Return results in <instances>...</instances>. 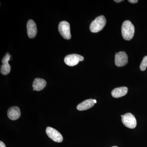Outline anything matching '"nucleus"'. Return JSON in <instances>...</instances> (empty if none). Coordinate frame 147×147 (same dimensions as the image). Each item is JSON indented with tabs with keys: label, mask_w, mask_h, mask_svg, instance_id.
I'll list each match as a JSON object with an SVG mask.
<instances>
[{
	"label": "nucleus",
	"mask_w": 147,
	"mask_h": 147,
	"mask_svg": "<svg viewBox=\"0 0 147 147\" xmlns=\"http://www.w3.org/2000/svg\"><path fill=\"white\" fill-rule=\"evenodd\" d=\"M134 30V25L131 21L127 20L123 23L121 26L122 35L125 40H130L133 38Z\"/></svg>",
	"instance_id": "1"
},
{
	"label": "nucleus",
	"mask_w": 147,
	"mask_h": 147,
	"mask_svg": "<svg viewBox=\"0 0 147 147\" xmlns=\"http://www.w3.org/2000/svg\"><path fill=\"white\" fill-rule=\"evenodd\" d=\"M106 24V20L105 16L102 15L98 16L92 21L90 25V30L92 33L98 32L102 30Z\"/></svg>",
	"instance_id": "2"
},
{
	"label": "nucleus",
	"mask_w": 147,
	"mask_h": 147,
	"mask_svg": "<svg viewBox=\"0 0 147 147\" xmlns=\"http://www.w3.org/2000/svg\"><path fill=\"white\" fill-rule=\"evenodd\" d=\"M58 30L61 35L65 39H70L71 38L70 25L67 21H63L59 23Z\"/></svg>",
	"instance_id": "3"
},
{
	"label": "nucleus",
	"mask_w": 147,
	"mask_h": 147,
	"mask_svg": "<svg viewBox=\"0 0 147 147\" xmlns=\"http://www.w3.org/2000/svg\"><path fill=\"white\" fill-rule=\"evenodd\" d=\"M123 123L126 127L130 129H134L137 126V123L134 116L130 113H127L122 117Z\"/></svg>",
	"instance_id": "4"
},
{
	"label": "nucleus",
	"mask_w": 147,
	"mask_h": 147,
	"mask_svg": "<svg viewBox=\"0 0 147 147\" xmlns=\"http://www.w3.org/2000/svg\"><path fill=\"white\" fill-rule=\"evenodd\" d=\"M84 60V57L77 54H71L67 55L64 59V61L66 64L71 67L77 65L79 62Z\"/></svg>",
	"instance_id": "5"
},
{
	"label": "nucleus",
	"mask_w": 147,
	"mask_h": 147,
	"mask_svg": "<svg viewBox=\"0 0 147 147\" xmlns=\"http://www.w3.org/2000/svg\"><path fill=\"white\" fill-rule=\"evenodd\" d=\"M46 133L49 138L54 142L60 143L63 140V137L61 133L57 129L48 127L46 129Z\"/></svg>",
	"instance_id": "6"
},
{
	"label": "nucleus",
	"mask_w": 147,
	"mask_h": 147,
	"mask_svg": "<svg viewBox=\"0 0 147 147\" xmlns=\"http://www.w3.org/2000/svg\"><path fill=\"white\" fill-rule=\"evenodd\" d=\"M115 64L118 67L124 66L128 63V56L123 51L116 53L115 56Z\"/></svg>",
	"instance_id": "7"
},
{
	"label": "nucleus",
	"mask_w": 147,
	"mask_h": 147,
	"mask_svg": "<svg viewBox=\"0 0 147 147\" xmlns=\"http://www.w3.org/2000/svg\"><path fill=\"white\" fill-rule=\"evenodd\" d=\"M11 57V56L9 53H7L2 60L3 64L1 67V72L3 75H7L10 72L11 66L8 62Z\"/></svg>",
	"instance_id": "8"
},
{
	"label": "nucleus",
	"mask_w": 147,
	"mask_h": 147,
	"mask_svg": "<svg viewBox=\"0 0 147 147\" xmlns=\"http://www.w3.org/2000/svg\"><path fill=\"white\" fill-rule=\"evenodd\" d=\"M27 33L30 38H32L36 36L37 30L36 24L32 20H29L27 25Z\"/></svg>",
	"instance_id": "9"
},
{
	"label": "nucleus",
	"mask_w": 147,
	"mask_h": 147,
	"mask_svg": "<svg viewBox=\"0 0 147 147\" xmlns=\"http://www.w3.org/2000/svg\"><path fill=\"white\" fill-rule=\"evenodd\" d=\"M7 116L11 120L18 119L21 116L20 109L17 106L11 107L7 111Z\"/></svg>",
	"instance_id": "10"
},
{
	"label": "nucleus",
	"mask_w": 147,
	"mask_h": 147,
	"mask_svg": "<svg viewBox=\"0 0 147 147\" xmlns=\"http://www.w3.org/2000/svg\"><path fill=\"white\" fill-rule=\"evenodd\" d=\"M128 92V88L126 87H121L114 89L111 94L113 97L118 98L125 95Z\"/></svg>",
	"instance_id": "11"
},
{
	"label": "nucleus",
	"mask_w": 147,
	"mask_h": 147,
	"mask_svg": "<svg viewBox=\"0 0 147 147\" xmlns=\"http://www.w3.org/2000/svg\"><path fill=\"white\" fill-rule=\"evenodd\" d=\"M94 99H87L77 105L76 108L79 111H84L92 108L94 105Z\"/></svg>",
	"instance_id": "12"
},
{
	"label": "nucleus",
	"mask_w": 147,
	"mask_h": 147,
	"mask_svg": "<svg viewBox=\"0 0 147 147\" xmlns=\"http://www.w3.org/2000/svg\"><path fill=\"white\" fill-rule=\"evenodd\" d=\"M46 82L44 79L40 78H36L33 83L32 87L35 90L40 91L46 86Z\"/></svg>",
	"instance_id": "13"
},
{
	"label": "nucleus",
	"mask_w": 147,
	"mask_h": 147,
	"mask_svg": "<svg viewBox=\"0 0 147 147\" xmlns=\"http://www.w3.org/2000/svg\"><path fill=\"white\" fill-rule=\"evenodd\" d=\"M147 67V56H145L143 58L142 63L140 66L141 71H144L146 69Z\"/></svg>",
	"instance_id": "14"
},
{
	"label": "nucleus",
	"mask_w": 147,
	"mask_h": 147,
	"mask_svg": "<svg viewBox=\"0 0 147 147\" xmlns=\"http://www.w3.org/2000/svg\"><path fill=\"white\" fill-rule=\"evenodd\" d=\"M129 2L131 3H136L138 2V0H128Z\"/></svg>",
	"instance_id": "15"
},
{
	"label": "nucleus",
	"mask_w": 147,
	"mask_h": 147,
	"mask_svg": "<svg viewBox=\"0 0 147 147\" xmlns=\"http://www.w3.org/2000/svg\"><path fill=\"white\" fill-rule=\"evenodd\" d=\"M0 147H6L5 144L1 141L0 142Z\"/></svg>",
	"instance_id": "16"
},
{
	"label": "nucleus",
	"mask_w": 147,
	"mask_h": 147,
	"mask_svg": "<svg viewBox=\"0 0 147 147\" xmlns=\"http://www.w3.org/2000/svg\"><path fill=\"white\" fill-rule=\"evenodd\" d=\"M114 1L116 3H120L121 2L123 1L122 0H114Z\"/></svg>",
	"instance_id": "17"
},
{
	"label": "nucleus",
	"mask_w": 147,
	"mask_h": 147,
	"mask_svg": "<svg viewBox=\"0 0 147 147\" xmlns=\"http://www.w3.org/2000/svg\"><path fill=\"white\" fill-rule=\"evenodd\" d=\"M94 102L95 103H96V100H95V99H94Z\"/></svg>",
	"instance_id": "18"
},
{
	"label": "nucleus",
	"mask_w": 147,
	"mask_h": 147,
	"mask_svg": "<svg viewBox=\"0 0 147 147\" xmlns=\"http://www.w3.org/2000/svg\"><path fill=\"white\" fill-rule=\"evenodd\" d=\"M112 147H118L117 146H113Z\"/></svg>",
	"instance_id": "19"
}]
</instances>
